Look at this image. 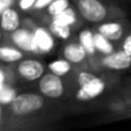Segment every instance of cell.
<instances>
[{
    "instance_id": "cell-1",
    "label": "cell",
    "mask_w": 131,
    "mask_h": 131,
    "mask_svg": "<svg viewBox=\"0 0 131 131\" xmlns=\"http://www.w3.org/2000/svg\"><path fill=\"white\" fill-rule=\"evenodd\" d=\"M83 20L90 23H102L105 21L122 17L123 13L116 7L105 4L104 0H71Z\"/></svg>"
},
{
    "instance_id": "cell-2",
    "label": "cell",
    "mask_w": 131,
    "mask_h": 131,
    "mask_svg": "<svg viewBox=\"0 0 131 131\" xmlns=\"http://www.w3.org/2000/svg\"><path fill=\"white\" fill-rule=\"evenodd\" d=\"M45 105L43 95L37 93H21L10 101V109L14 115L24 116L40 111Z\"/></svg>"
},
{
    "instance_id": "cell-3",
    "label": "cell",
    "mask_w": 131,
    "mask_h": 131,
    "mask_svg": "<svg viewBox=\"0 0 131 131\" xmlns=\"http://www.w3.org/2000/svg\"><path fill=\"white\" fill-rule=\"evenodd\" d=\"M38 88L44 97L51 99L61 98L64 93V83L61 76H58L53 72L41 75V77L39 78Z\"/></svg>"
},
{
    "instance_id": "cell-4",
    "label": "cell",
    "mask_w": 131,
    "mask_h": 131,
    "mask_svg": "<svg viewBox=\"0 0 131 131\" xmlns=\"http://www.w3.org/2000/svg\"><path fill=\"white\" fill-rule=\"evenodd\" d=\"M106 89V83L100 77L94 76L76 91V98L81 101H89L99 97Z\"/></svg>"
},
{
    "instance_id": "cell-5",
    "label": "cell",
    "mask_w": 131,
    "mask_h": 131,
    "mask_svg": "<svg viewBox=\"0 0 131 131\" xmlns=\"http://www.w3.org/2000/svg\"><path fill=\"white\" fill-rule=\"evenodd\" d=\"M17 71L21 77L27 81H36L44 74V64L40 61L35 59H27L20 62Z\"/></svg>"
},
{
    "instance_id": "cell-6",
    "label": "cell",
    "mask_w": 131,
    "mask_h": 131,
    "mask_svg": "<svg viewBox=\"0 0 131 131\" xmlns=\"http://www.w3.org/2000/svg\"><path fill=\"white\" fill-rule=\"evenodd\" d=\"M124 21L118 22H104L98 27V32L101 34L109 41H117L122 38L124 32L127 31V28L124 25Z\"/></svg>"
},
{
    "instance_id": "cell-7",
    "label": "cell",
    "mask_w": 131,
    "mask_h": 131,
    "mask_svg": "<svg viewBox=\"0 0 131 131\" xmlns=\"http://www.w3.org/2000/svg\"><path fill=\"white\" fill-rule=\"evenodd\" d=\"M102 63L106 68L114 70H121V69H127L131 66V57L127 55L123 51L116 53H111L107 54V57L104 59Z\"/></svg>"
},
{
    "instance_id": "cell-8",
    "label": "cell",
    "mask_w": 131,
    "mask_h": 131,
    "mask_svg": "<svg viewBox=\"0 0 131 131\" xmlns=\"http://www.w3.org/2000/svg\"><path fill=\"white\" fill-rule=\"evenodd\" d=\"M0 27L6 32H14L20 27V16L17 12L13 8H5L1 12V21H0Z\"/></svg>"
},
{
    "instance_id": "cell-9",
    "label": "cell",
    "mask_w": 131,
    "mask_h": 131,
    "mask_svg": "<svg viewBox=\"0 0 131 131\" xmlns=\"http://www.w3.org/2000/svg\"><path fill=\"white\" fill-rule=\"evenodd\" d=\"M86 51L81 44L70 43L63 48V58L70 63H81L86 58Z\"/></svg>"
},
{
    "instance_id": "cell-10",
    "label": "cell",
    "mask_w": 131,
    "mask_h": 131,
    "mask_svg": "<svg viewBox=\"0 0 131 131\" xmlns=\"http://www.w3.org/2000/svg\"><path fill=\"white\" fill-rule=\"evenodd\" d=\"M13 40L18 47L25 51H36V45L34 41V35L25 29L17 30L13 34Z\"/></svg>"
},
{
    "instance_id": "cell-11",
    "label": "cell",
    "mask_w": 131,
    "mask_h": 131,
    "mask_svg": "<svg viewBox=\"0 0 131 131\" xmlns=\"http://www.w3.org/2000/svg\"><path fill=\"white\" fill-rule=\"evenodd\" d=\"M34 41L36 48H39L40 51H48L52 48L53 40L51 38L50 34L44 29H37L34 34Z\"/></svg>"
},
{
    "instance_id": "cell-12",
    "label": "cell",
    "mask_w": 131,
    "mask_h": 131,
    "mask_svg": "<svg viewBox=\"0 0 131 131\" xmlns=\"http://www.w3.org/2000/svg\"><path fill=\"white\" fill-rule=\"evenodd\" d=\"M50 31L59 38L68 39L71 35V28H70V25L61 23L57 20H52L50 24Z\"/></svg>"
},
{
    "instance_id": "cell-13",
    "label": "cell",
    "mask_w": 131,
    "mask_h": 131,
    "mask_svg": "<svg viewBox=\"0 0 131 131\" xmlns=\"http://www.w3.org/2000/svg\"><path fill=\"white\" fill-rule=\"evenodd\" d=\"M93 40H94V47L95 50H98L99 52L104 53V54H111L114 52L113 45L111 44V41L108 39H106L101 34L95 32L93 35Z\"/></svg>"
},
{
    "instance_id": "cell-14",
    "label": "cell",
    "mask_w": 131,
    "mask_h": 131,
    "mask_svg": "<svg viewBox=\"0 0 131 131\" xmlns=\"http://www.w3.org/2000/svg\"><path fill=\"white\" fill-rule=\"evenodd\" d=\"M79 40H81V45L85 48L86 53L90 55H93L95 52V47H94V40H93V34L90 30H83L79 34Z\"/></svg>"
},
{
    "instance_id": "cell-15",
    "label": "cell",
    "mask_w": 131,
    "mask_h": 131,
    "mask_svg": "<svg viewBox=\"0 0 131 131\" xmlns=\"http://www.w3.org/2000/svg\"><path fill=\"white\" fill-rule=\"evenodd\" d=\"M51 72L58 75V76H64L68 72L71 70V63L67 60H57V61H53L48 64Z\"/></svg>"
},
{
    "instance_id": "cell-16",
    "label": "cell",
    "mask_w": 131,
    "mask_h": 131,
    "mask_svg": "<svg viewBox=\"0 0 131 131\" xmlns=\"http://www.w3.org/2000/svg\"><path fill=\"white\" fill-rule=\"evenodd\" d=\"M69 7V0H53L46 8V13L51 16V17H54V16L61 14L63 10Z\"/></svg>"
},
{
    "instance_id": "cell-17",
    "label": "cell",
    "mask_w": 131,
    "mask_h": 131,
    "mask_svg": "<svg viewBox=\"0 0 131 131\" xmlns=\"http://www.w3.org/2000/svg\"><path fill=\"white\" fill-rule=\"evenodd\" d=\"M23 57L22 52L12 47H0V60L6 62H14L21 60Z\"/></svg>"
},
{
    "instance_id": "cell-18",
    "label": "cell",
    "mask_w": 131,
    "mask_h": 131,
    "mask_svg": "<svg viewBox=\"0 0 131 131\" xmlns=\"http://www.w3.org/2000/svg\"><path fill=\"white\" fill-rule=\"evenodd\" d=\"M53 20H57V21H59V22L64 23V24H68V25L71 27L72 24L76 23V15H75V12L68 7V8L62 12L61 14L54 16Z\"/></svg>"
},
{
    "instance_id": "cell-19",
    "label": "cell",
    "mask_w": 131,
    "mask_h": 131,
    "mask_svg": "<svg viewBox=\"0 0 131 131\" xmlns=\"http://www.w3.org/2000/svg\"><path fill=\"white\" fill-rule=\"evenodd\" d=\"M15 97V92L10 89L2 88L0 90V101L2 102H9L13 100V98Z\"/></svg>"
},
{
    "instance_id": "cell-20",
    "label": "cell",
    "mask_w": 131,
    "mask_h": 131,
    "mask_svg": "<svg viewBox=\"0 0 131 131\" xmlns=\"http://www.w3.org/2000/svg\"><path fill=\"white\" fill-rule=\"evenodd\" d=\"M122 51L127 55L131 57V34H129L125 37L124 41H123V44H122Z\"/></svg>"
},
{
    "instance_id": "cell-21",
    "label": "cell",
    "mask_w": 131,
    "mask_h": 131,
    "mask_svg": "<svg viewBox=\"0 0 131 131\" xmlns=\"http://www.w3.org/2000/svg\"><path fill=\"white\" fill-rule=\"evenodd\" d=\"M35 1H36V0H20V7H21V9H23V10H27V9L34 7Z\"/></svg>"
},
{
    "instance_id": "cell-22",
    "label": "cell",
    "mask_w": 131,
    "mask_h": 131,
    "mask_svg": "<svg viewBox=\"0 0 131 131\" xmlns=\"http://www.w3.org/2000/svg\"><path fill=\"white\" fill-rule=\"evenodd\" d=\"M52 1H53V0H36V1H35L34 7H35L36 9L45 8V7H47Z\"/></svg>"
},
{
    "instance_id": "cell-23",
    "label": "cell",
    "mask_w": 131,
    "mask_h": 131,
    "mask_svg": "<svg viewBox=\"0 0 131 131\" xmlns=\"http://www.w3.org/2000/svg\"><path fill=\"white\" fill-rule=\"evenodd\" d=\"M4 83H5V74L2 72V70H0V90L4 88L5 85Z\"/></svg>"
},
{
    "instance_id": "cell-24",
    "label": "cell",
    "mask_w": 131,
    "mask_h": 131,
    "mask_svg": "<svg viewBox=\"0 0 131 131\" xmlns=\"http://www.w3.org/2000/svg\"><path fill=\"white\" fill-rule=\"evenodd\" d=\"M2 10H4V7H2V1L0 0V13H1Z\"/></svg>"
},
{
    "instance_id": "cell-25",
    "label": "cell",
    "mask_w": 131,
    "mask_h": 131,
    "mask_svg": "<svg viewBox=\"0 0 131 131\" xmlns=\"http://www.w3.org/2000/svg\"><path fill=\"white\" fill-rule=\"evenodd\" d=\"M1 116H2V109H1V106H0V122H1Z\"/></svg>"
},
{
    "instance_id": "cell-26",
    "label": "cell",
    "mask_w": 131,
    "mask_h": 131,
    "mask_svg": "<svg viewBox=\"0 0 131 131\" xmlns=\"http://www.w3.org/2000/svg\"><path fill=\"white\" fill-rule=\"evenodd\" d=\"M0 39H1V30H0Z\"/></svg>"
}]
</instances>
